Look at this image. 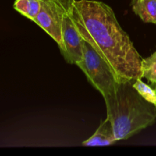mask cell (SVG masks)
Segmentation results:
<instances>
[{"mask_svg": "<svg viewBox=\"0 0 156 156\" xmlns=\"http://www.w3.org/2000/svg\"><path fill=\"white\" fill-rule=\"evenodd\" d=\"M69 15L85 41L109 65L121 83L142 79V59L113 9L95 0H74Z\"/></svg>", "mask_w": 156, "mask_h": 156, "instance_id": "obj_1", "label": "cell"}, {"mask_svg": "<svg viewBox=\"0 0 156 156\" xmlns=\"http://www.w3.org/2000/svg\"><path fill=\"white\" fill-rule=\"evenodd\" d=\"M134 80L120 83L113 94L104 98L117 141L130 138L156 120L155 105L139 94L133 86Z\"/></svg>", "mask_w": 156, "mask_h": 156, "instance_id": "obj_2", "label": "cell"}, {"mask_svg": "<svg viewBox=\"0 0 156 156\" xmlns=\"http://www.w3.org/2000/svg\"><path fill=\"white\" fill-rule=\"evenodd\" d=\"M82 52V60L76 66L82 70L90 83L102 94L103 98L113 94L121 83L117 75L91 44L84 39Z\"/></svg>", "mask_w": 156, "mask_h": 156, "instance_id": "obj_3", "label": "cell"}, {"mask_svg": "<svg viewBox=\"0 0 156 156\" xmlns=\"http://www.w3.org/2000/svg\"><path fill=\"white\" fill-rule=\"evenodd\" d=\"M74 0H41V8L34 22L45 30L62 48V22Z\"/></svg>", "mask_w": 156, "mask_h": 156, "instance_id": "obj_4", "label": "cell"}, {"mask_svg": "<svg viewBox=\"0 0 156 156\" xmlns=\"http://www.w3.org/2000/svg\"><path fill=\"white\" fill-rule=\"evenodd\" d=\"M69 11V9L64 15L62 19V48L60 49V51L69 63L76 65L82 59L83 38L75 26Z\"/></svg>", "mask_w": 156, "mask_h": 156, "instance_id": "obj_5", "label": "cell"}, {"mask_svg": "<svg viewBox=\"0 0 156 156\" xmlns=\"http://www.w3.org/2000/svg\"><path fill=\"white\" fill-rule=\"evenodd\" d=\"M117 142L114 133V129L111 122L107 117L102 120L100 126L90 138L82 143L85 146H110Z\"/></svg>", "mask_w": 156, "mask_h": 156, "instance_id": "obj_6", "label": "cell"}, {"mask_svg": "<svg viewBox=\"0 0 156 156\" xmlns=\"http://www.w3.org/2000/svg\"><path fill=\"white\" fill-rule=\"evenodd\" d=\"M133 11L145 23L156 24V0H133Z\"/></svg>", "mask_w": 156, "mask_h": 156, "instance_id": "obj_7", "label": "cell"}, {"mask_svg": "<svg viewBox=\"0 0 156 156\" xmlns=\"http://www.w3.org/2000/svg\"><path fill=\"white\" fill-rule=\"evenodd\" d=\"M14 9L34 21L39 14L41 8V0H15Z\"/></svg>", "mask_w": 156, "mask_h": 156, "instance_id": "obj_8", "label": "cell"}, {"mask_svg": "<svg viewBox=\"0 0 156 156\" xmlns=\"http://www.w3.org/2000/svg\"><path fill=\"white\" fill-rule=\"evenodd\" d=\"M142 78L156 85V51L150 56L142 59Z\"/></svg>", "mask_w": 156, "mask_h": 156, "instance_id": "obj_9", "label": "cell"}, {"mask_svg": "<svg viewBox=\"0 0 156 156\" xmlns=\"http://www.w3.org/2000/svg\"><path fill=\"white\" fill-rule=\"evenodd\" d=\"M133 86L143 98L146 99L149 103H152L155 105L156 90H154L149 85L143 82L141 79H135L133 83Z\"/></svg>", "mask_w": 156, "mask_h": 156, "instance_id": "obj_10", "label": "cell"}, {"mask_svg": "<svg viewBox=\"0 0 156 156\" xmlns=\"http://www.w3.org/2000/svg\"><path fill=\"white\" fill-rule=\"evenodd\" d=\"M155 107H156V104H155Z\"/></svg>", "mask_w": 156, "mask_h": 156, "instance_id": "obj_11", "label": "cell"}, {"mask_svg": "<svg viewBox=\"0 0 156 156\" xmlns=\"http://www.w3.org/2000/svg\"><path fill=\"white\" fill-rule=\"evenodd\" d=\"M132 1H133V0H132Z\"/></svg>", "mask_w": 156, "mask_h": 156, "instance_id": "obj_12", "label": "cell"}]
</instances>
